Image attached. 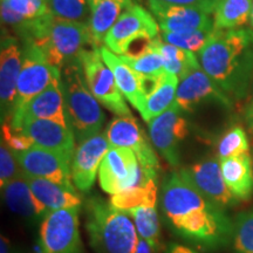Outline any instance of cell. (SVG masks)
Returning a JSON list of instances; mask_svg holds the SVG:
<instances>
[{"label":"cell","instance_id":"16","mask_svg":"<svg viewBox=\"0 0 253 253\" xmlns=\"http://www.w3.org/2000/svg\"><path fill=\"white\" fill-rule=\"evenodd\" d=\"M110 143L103 132L90 136L75 148L71 170L72 181L81 192H88L94 185L101 163L108 153Z\"/></svg>","mask_w":253,"mask_h":253},{"label":"cell","instance_id":"39","mask_svg":"<svg viewBox=\"0 0 253 253\" xmlns=\"http://www.w3.org/2000/svg\"><path fill=\"white\" fill-rule=\"evenodd\" d=\"M148 5H171V6H189V7H197L208 12L213 13L214 8L219 0H147Z\"/></svg>","mask_w":253,"mask_h":253},{"label":"cell","instance_id":"41","mask_svg":"<svg viewBox=\"0 0 253 253\" xmlns=\"http://www.w3.org/2000/svg\"><path fill=\"white\" fill-rule=\"evenodd\" d=\"M0 253H14V249L11 242L4 235L0 238Z\"/></svg>","mask_w":253,"mask_h":253},{"label":"cell","instance_id":"23","mask_svg":"<svg viewBox=\"0 0 253 253\" xmlns=\"http://www.w3.org/2000/svg\"><path fill=\"white\" fill-rule=\"evenodd\" d=\"M25 177L33 195L49 212L60 209L81 208L82 198L77 188H68L49 179L30 176L27 173H25Z\"/></svg>","mask_w":253,"mask_h":253},{"label":"cell","instance_id":"19","mask_svg":"<svg viewBox=\"0 0 253 253\" xmlns=\"http://www.w3.org/2000/svg\"><path fill=\"white\" fill-rule=\"evenodd\" d=\"M19 130L32 138L36 145L55 151L69 161L73 160L75 135L69 126L50 120H28L21 125Z\"/></svg>","mask_w":253,"mask_h":253},{"label":"cell","instance_id":"2","mask_svg":"<svg viewBox=\"0 0 253 253\" xmlns=\"http://www.w3.org/2000/svg\"><path fill=\"white\" fill-rule=\"evenodd\" d=\"M198 59L231 101L244 99L253 79V31L214 30Z\"/></svg>","mask_w":253,"mask_h":253},{"label":"cell","instance_id":"27","mask_svg":"<svg viewBox=\"0 0 253 253\" xmlns=\"http://www.w3.org/2000/svg\"><path fill=\"white\" fill-rule=\"evenodd\" d=\"M252 0H219L213 12L214 30H237L250 21Z\"/></svg>","mask_w":253,"mask_h":253},{"label":"cell","instance_id":"18","mask_svg":"<svg viewBox=\"0 0 253 253\" xmlns=\"http://www.w3.org/2000/svg\"><path fill=\"white\" fill-rule=\"evenodd\" d=\"M28 120H50L61 125H68L66 106L61 88V81L47 88L28 101L19 112L8 120L14 129H20L21 125Z\"/></svg>","mask_w":253,"mask_h":253},{"label":"cell","instance_id":"3","mask_svg":"<svg viewBox=\"0 0 253 253\" xmlns=\"http://www.w3.org/2000/svg\"><path fill=\"white\" fill-rule=\"evenodd\" d=\"M18 32L24 41L33 42L47 61L60 71L78 58L86 46H90L87 23L63 20L50 13L26 24Z\"/></svg>","mask_w":253,"mask_h":253},{"label":"cell","instance_id":"12","mask_svg":"<svg viewBox=\"0 0 253 253\" xmlns=\"http://www.w3.org/2000/svg\"><path fill=\"white\" fill-rule=\"evenodd\" d=\"M216 102L231 108L232 101L211 80L201 63L189 67L179 78L175 103L183 113H194L207 103Z\"/></svg>","mask_w":253,"mask_h":253},{"label":"cell","instance_id":"42","mask_svg":"<svg viewBox=\"0 0 253 253\" xmlns=\"http://www.w3.org/2000/svg\"><path fill=\"white\" fill-rule=\"evenodd\" d=\"M134 253H153V250H151L149 244H148L144 239H142L140 237V239H138V243H137V246H136Z\"/></svg>","mask_w":253,"mask_h":253},{"label":"cell","instance_id":"35","mask_svg":"<svg viewBox=\"0 0 253 253\" xmlns=\"http://www.w3.org/2000/svg\"><path fill=\"white\" fill-rule=\"evenodd\" d=\"M248 135L242 126H236L229 129L218 142L217 153L219 160L249 153Z\"/></svg>","mask_w":253,"mask_h":253},{"label":"cell","instance_id":"33","mask_svg":"<svg viewBox=\"0 0 253 253\" xmlns=\"http://www.w3.org/2000/svg\"><path fill=\"white\" fill-rule=\"evenodd\" d=\"M53 17L69 21L88 23L90 7L87 0H46Z\"/></svg>","mask_w":253,"mask_h":253},{"label":"cell","instance_id":"17","mask_svg":"<svg viewBox=\"0 0 253 253\" xmlns=\"http://www.w3.org/2000/svg\"><path fill=\"white\" fill-rule=\"evenodd\" d=\"M23 63V47L14 37H1L0 47V102L1 122L8 121L13 114L17 99V84Z\"/></svg>","mask_w":253,"mask_h":253},{"label":"cell","instance_id":"25","mask_svg":"<svg viewBox=\"0 0 253 253\" xmlns=\"http://www.w3.org/2000/svg\"><path fill=\"white\" fill-rule=\"evenodd\" d=\"M221 173L227 188L239 201H248L253 192V171L249 153L220 161Z\"/></svg>","mask_w":253,"mask_h":253},{"label":"cell","instance_id":"15","mask_svg":"<svg viewBox=\"0 0 253 253\" xmlns=\"http://www.w3.org/2000/svg\"><path fill=\"white\" fill-rule=\"evenodd\" d=\"M14 155L21 170L27 175L74 188L72 181V161L62 155L36 144L31 149Z\"/></svg>","mask_w":253,"mask_h":253},{"label":"cell","instance_id":"7","mask_svg":"<svg viewBox=\"0 0 253 253\" xmlns=\"http://www.w3.org/2000/svg\"><path fill=\"white\" fill-rule=\"evenodd\" d=\"M60 81L61 71L50 65L43 53L33 42L24 41L23 63L18 78L13 114L19 112L38 94Z\"/></svg>","mask_w":253,"mask_h":253},{"label":"cell","instance_id":"37","mask_svg":"<svg viewBox=\"0 0 253 253\" xmlns=\"http://www.w3.org/2000/svg\"><path fill=\"white\" fill-rule=\"evenodd\" d=\"M23 172L13 151L1 141L0 147V186H4Z\"/></svg>","mask_w":253,"mask_h":253},{"label":"cell","instance_id":"20","mask_svg":"<svg viewBox=\"0 0 253 253\" xmlns=\"http://www.w3.org/2000/svg\"><path fill=\"white\" fill-rule=\"evenodd\" d=\"M162 32L185 33L213 26L210 13L197 7L171 5H149Z\"/></svg>","mask_w":253,"mask_h":253},{"label":"cell","instance_id":"30","mask_svg":"<svg viewBox=\"0 0 253 253\" xmlns=\"http://www.w3.org/2000/svg\"><path fill=\"white\" fill-rule=\"evenodd\" d=\"M154 45L162 56L164 69L168 74L181 78L186 69L199 62L194 53L166 42L160 36L154 40Z\"/></svg>","mask_w":253,"mask_h":253},{"label":"cell","instance_id":"13","mask_svg":"<svg viewBox=\"0 0 253 253\" xmlns=\"http://www.w3.org/2000/svg\"><path fill=\"white\" fill-rule=\"evenodd\" d=\"M151 143L171 167H178L181 161V143L189 135V123L183 112L173 103L163 114L148 122Z\"/></svg>","mask_w":253,"mask_h":253},{"label":"cell","instance_id":"34","mask_svg":"<svg viewBox=\"0 0 253 253\" xmlns=\"http://www.w3.org/2000/svg\"><path fill=\"white\" fill-rule=\"evenodd\" d=\"M232 245L235 253H253V209L238 213L233 220Z\"/></svg>","mask_w":253,"mask_h":253},{"label":"cell","instance_id":"14","mask_svg":"<svg viewBox=\"0 0 253 253\" xmlns=\"http://www.w3.org/2000/svg\"><path fill=\"white\" fill-rule=\"evenodd\" d=\"M179 171L205 197L217 204L218 207L223 209L232 208L240 202L227 188L223 173H221L220 160L218 157H210L199 161L192 166L183 168Z\"/></svg>","mask_w":253,"mask_h":253},{"label":"cell","instance_id":"24","mask_svg":"<svg viewBox=\"0 0 253 253\" xmlns=\"http://www.w3.org/2000/svg\"><path fill=\"white\" fill-rule=\"evenodd\" d=\"M134 4L132 0H100L90 7V15L88 19L90 47H102L107 33L112 30L121 14Z\"/></svg>","mask_w":253,"mask_h":253},{"label":"cell","instance_id":"38","mask_svg":"<svg viewBox=\"0 0 253 253\" xmlns=\"http://www.w3.org/2000/svg\"><path fill=\"white\" fill-rule=\"evenodd\" d=\"M1 134L2 142L13 151L14 154L23 153L31 149L34 145V142L32 138L28 137L26 134H24L21 130L14 129L8 121L1 122Z\"/></svg>","mask_w":253,"mask_h":253},{"label":"cell","instance_id":"29","mask_svg":"<svg viewBox=\"0 0 253 253\" xmlns=\"http://www.w3.org/2000/svg\"><path fill=\"white\" fill-rule=\"evenodd\" d=\"M157 181L148 179L140 185L113 195L109 202L116 209L128 213L132 209L141 205H157Z\"/></svg>","mask_w":253,"mask_h":253},{"label":"cell","instance_id":"28","mask_svg":"<svg viewBox=\"0 0 253 253\" xmlns=\"http://www.w3.org/2000/svg\"><path fill=\"white\" fill-rule=\"evenodd\" d=\"M134 221L138 236L149 244L153 252L161 248V223L157 205H141L128 212Z\"/></svg>","mask_w":253,"mask_h":253},{"label":"cell","instance_id":"22","mask_svg":"<svg viewBox=\"0 0 253 253\" xmlns=\"http://www.w3.org/2000/svg\"><path fill=\"white\" fill-rule=\"evenodd\" d=\"M5 204L12 212L27 220H42L49 212L33 195L24 171L1 188Z\"/></svg>","mask_w":253,"mask_h":253},{"label":"cell","instance_id":"43","mask_svg":"<svg viewBox=\"0 0 253 253\" xmlns=\"http://www.w3.org/2000/svg\"><path fill=\"white\" fill-rule=\"evenodd\" d=\"M245 120H246V123H248L249 128L253 131V101L249 104L248 109H246Z\"/></svg>","mask_w":253,"mask_h":253},{"label":"cell","instance_id":"44","mask_svg":"<svg viewBox=\"0 0 253 253\" xmlns=\"http://www.w3.org/2000/svg\"><path fill=\"white\" fill-rule=\"evenodd\" d=\"M87 1H88V5H89V7H91V6L96 4V2L100 1V0H87Z\"/></svg>","mask_w":253,"mask_h":253},{"label":"cell","instance_id":"10","mask_svg":"<svg viewBox=\"0 0 253 253\" xmlns=\"http://www.w3.org/2000/svg\"><path fill=\"white\" fill-rule=\"evenodd\" d=\"M100 186L104 192L116 195L148 181L134 151L110 145L99 170Z\"/></svg>","mask_w":253,"mask_h":253},{"label":"cell","instance_id":"36","mask_svg":"<svg viewBox=\"0 0 253 253\" xmlns=\"http://www.w3.org/2000/svg\"><path fill=\"white\" fill-rule=\"evenodd\" d=\"M1 4H5L27 24L49 14L46 0H1Z\"/></svg>","mask_w":253,"mask_h":253},{"label":"cell","instance_id":"8","mask_svg":"<svg viewBox=\"0 0 253 253\" xmlns=\"http://www.w3.org/2000/svg\"><path fill=\"white\" fill-rule=\"evenodd\" d=\"M80 208L50 211L40 221L41 253H84L79 231Z\"/></svg>","mask_w":253,"mask_h":253},{"label":"cell","instance_id":"40","mask_svg":"<svg viewBox=\"0 0 253 253\" xmlns=\"http://www.w3.org/2000/svg\"><path fill=\"white\" fill-rule=\"evenodd\" d=\"M166 253H198L196 252L195 250L186 245L182 244H176V243H170L169 245L167 246Z\"/></svg>","mask_w":253,"mask_h":253},{"label":"cell","instance_id":"9","mask_svg":"<svg viewBox=\"0 0 253 253\" xmlns=\"http://www.w3.org/2000/svg\"><path fill=\"white\" fill-rule=\"evenodd\" d=\"M160 26L156 19L138 4H132L118 19L106 38L104 47L116 55H125L129 47L142 40L158 37Z\"/></svg>","mask_w":253,"mask_h":253},{"label":"cell","instance_id":"6","mask_svg":"<svg viewBox=\"0 0 253 253\" xmlns=\"http://www.w3.org/2000/svg\"><path fill=\"white\" fill-rule=\"evenodd\" d=\"M79 59L87 86L100 104L118 116L134 118L119 89L112 69L103 61L100 48H84Z\"/></svg>","mask_w":253,"mask_h":253},{"label":"cell","instance_id":"21","mask_svg":"<svg viewBox=\"0 0 253 253\" xmlns=\"http://www.w3.org/2000/svg\"><path fill=\"white\" fill-rule=\"evenodd\" d=\"M100 52L103 61L112 69L119 89L125 99L128 100V102L135 109H137L141 116L143 115L147 95L142 84L141 75L129 67L126 62H123L119 55L110 52L107 47H100Z\"/></svg>","mask_w":253,"mask_h":253},{"label":"cell","instance_id":"1","mask_svg":"<svg viewBox=\"0 0 253 253\" xmlns=\"http://www.w3.org/2000/svg\"><path fill=\"white\" fill-rule=\"evenodd\" d=\"M160 203L166 221L181 238L209 250L232 242L233 221L225 210L205 197L181 171L164 178Z\"/></svg>","mask_w":253,"mask_h":253},{"label":"cell","instance_id":"5","mask_svg":"<svg viewBox=\"0 0 253 253\" xmlns=\"http://www.w3.org/2000/svg\"><path fill=\"white\" fill-rule=\"evenodd\" d=\"M61 88L68 125L75 138L82 142L99 134L106 116L101 109L100 102L87 86L79 56L62 67Z\"/></svg>","mask_w":253,"mask_h":253},{"label":"cell","instance_id":"32","mask_svg":"<svg viewBox=\"0 0 253 253\" xmlns=\"http://www.w3.org/2000/svg\"><path fill=\"white\" fill-rule=\"evenodd\" d=\"M214 27H205L202 30L185 32V33H170V32H161V39L168 43L179 48L189 50L191 53H199L207 45L208 41L212 37Z\"/></svg>","mask_w":253,"mask_h":253},{"label":"cell","instance_id":"4","mask_svg":"<svg viewBox=\"0 0 253 253\" xmlns=\"http://www.w3.org/2000/svg\"><path fill=\"white\" fill-rule=\"evenodd\" d=\"M84 209L86 230L89 244L95 252H135L140 236L128 213L97 196L88 198Z\"/></svg>","mask_w":253,"mask_h":253},{"label":"cell","instance_id":"31","mask_svg":"<svg viewBox=\"0 0 253 253\" xmlns=\"http://www.w3.org/2000/svg\"><path fill=\"white\" fill-rule=\"evenodd\" d=\"M155 40V39H154ZM123 62H126L131 69L137 73V74L143 75V77L149 78H158L166 74L164 69L163 60L158 52L156 47L151 45L150 49L147 52L142 53L140 55L136 56H128V55H119Z\"/></svg>","mask_w":253,"mask_h":253},{"label":"cell","instance_id":"11","mask_svg":"<svg viewBox=\"0 0 253 253\" xmlns=\"http://www.w3.org/2000/svg\"><path fill=\"white\" fill-rule=\"evenodd\" d=\"M104 134L110 145L128 148L134 151L144 176L148 179L158 181L160 162L147 135L135 118L118 116L113 119Z\"/></svg>","mask_w":253,"mask_h":253},{"label":"cell","instance_id":"45","mask_svg":"<svg viewBox=\"0 0 253 253\" xmlns=\"http://www.w3.org/2000/svg\"><path fill=\"white\" fill-rule=\"evenodd\" d=\"M250 23H251V27L253 31V0H252V11H251V18H250Z\"/></svg>","mask_w":253,"mask_h":253},{"label":"cell","instance_id":"26","mask_svg":"<svg viewBox=\"0 0 253 253\" xmlns=\"http://www.w3.org/2000/svg\"><path fill=\"white\" fill-rule=\"evenodd\" d=\"M179 78L177 75L166 74L160 79L153 90L147 95L145 109L142 119L149 122L156 116L163 114L175 103Z\"/></svg>","mask_w":253,"mask_h":253}]
</instances>
